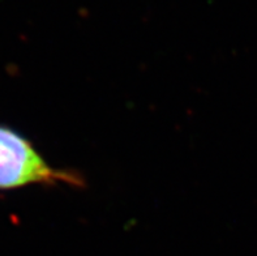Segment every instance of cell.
<instances>
[{"label":"cell","instance_id":"obj_1","mask_svg":"<svg viewBox=\"0 0 257 256\" xmlns=\"http://www.w3.org/2000/svg\"><path fill=\"white\" fill-rule=\"evenodd\" d=\"M81 175L52 167L29 140L8 127L0 126V190L33 185H69L81 187Z\"/></svg>","mask_w":257,"mask_h":256}]
</instances>
